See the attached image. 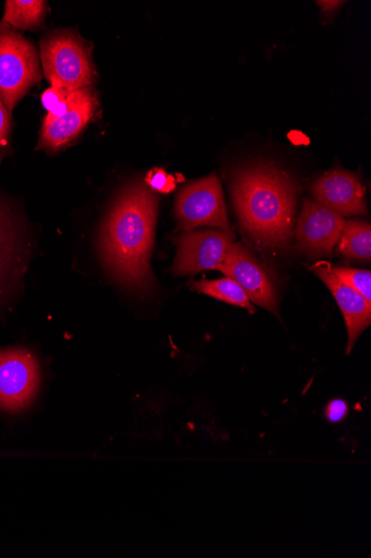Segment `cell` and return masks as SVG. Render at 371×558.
<instances>
[{
	"mask_svg": "<svg viewBox=\"0 0 371 558\" xmlns=\"http://www.w3.org/2000/svg\"><path fill=\"white\" fill-rule=\"evenodd\" d=\"M158 196L141 183L127 187L106 220L101 255L106 267L121 283L146 290L152 282L149 259Z\"/></svg>",
	"mask_w": 371,
	"mask_h": 558,
	"instance_id": "cell-1",
	"label": "cell"
},
{
	"mask_svg": "<svg viewBox=\"0 0 371 558\" xmlns=\"http://www.w3.org/2000/svg\"><path fill=\"white\" fill-rule=\"evenodd\" d=\"M236 211L245 230L260 244H288L294 226L296 190L292 180L275 168L255 166L233 180Z\"/></svg>",
	"mask_w": 371,
	"mask_h": 558,
	"instance_id": "cell-2",
	"label": "cell"
},
{
	"mask_svg": "<svg viewBox=\"0 0 371 558\" xmlns=\"http://www.w3.org/2000/svg\"><path fill=\"white\" fill-rule=\"evenodd\" d=\"M44 73L51 86L69 94L87 88L97 80L89 46L73 32H61L40 43Z\"/></svg>",
	"mask_w": 371,
	"mask_h": 558,
	"instance_id": "cell-3",
	"label": "cell"
},
{
	"mask_svg": "<svg viewBox=\"0 0 371 558\" xmlns=\"http://www.w3.org/2000/svg\"><path fill=\"white\" fill-rule=\"evenodd\" d=\"M37 50L22 35L0 31V99L10 116L27 92L40 82Z\"/></svg>",
	"mask_w": 371,
	"mask_h": 558,
	"instance_id": "cell-4",
	"label": "cell"
},
{
	"mask_svg": "<svg viewBox=\"0 0 371 558\" xmlns=\"http://www.w3.org/2000/svg\"><path fill=\"white\" fill-rule=\"evenodd\" d=\"M175 214L178 229L185 232L198 227L231 230L221 182L215 174L185 186L177 196Z\"/></svg>",
	"mask_w": 371,
	"mask_h": 558,
	"instance_id": "cell-5",
	"label": "cell"
},
{
	"mask_svg": "<svg viewBox=\"0 0 371 558\" xmlns=\"http://www.w3.org/2000/svg\"><path fill=\"white\" fill-rule=\"evenodd\" d=\"M39 386V368L30 352L0 351V409L20 412L34 399Z\"/></svg>",
	"mask_w": 371,
	"mask_h": 558,
	"instance_id": "cell-6",
	"label": "cell"
},
{
	"mask_svg": "<svg viewBox=\"0 0 371 558\" xmlns=\"http://www.w3.org/2000/svg\"><path fill=\"white\" fill-rule=\"evenodd\" d=\"M234 240L235 234L231 230L184 233L177 239L174 274L193 276L205 270L220 271Z\"/></svg>",
	"mask_w": 371,
	"mask_h": 558,
	"instance_id": "cell-7",
	"label": "cell"
},
{
	"mask_svg": "<svg viewBox=\"0 0 371 558\" xmlns=\"http://www.w3.org/2000/svg\"><path fill=\"white\" fill-rule=\"evenodd\" d=\"M235 280L259 307L280 316L274 281L240 243H233L220 269Z\"/></svg>",
	"mask_w": 371,
	"mask_h": 558,
	"instance_id": "cell-8",
	"label": "cell"
},
{
	"mask_svg": "<svg viewBox=\"0 0 371 558\" xmlns=\"http://www.w3.org/2000/svg\"><path fill=\"white\" fill-rule=\"evenodd\" d=\"M345 222L343 216L316 201L306 199L296 228L298 247L311 256L331 255Z\"/></svg>",
	"mask_w": 371,
	"mask_h": 558,
	"instance_id": "cell-9",
	"label": "cell"
},
{
	"mask_svg": "<svg viewBox=\"0 0 371 558\" xmlns=\"http://www.w3.org/2000/svg\"><path fill=\"white\" fill-rule=\"evenodd\" d=\"M98 105L96 92L90 87L72 93L65 116L45 119L38 148L54 151L69 145L94 118Z\"/></svg>",
	"mask_w": 371,
	"mask_h": 558,
	"instance_id": "cell-10",
	"label": "cell"
},
{
	"mask_svg": "<svg viewBox=\"0 0 371 558\" xmlns=\"http://www.w3.org/2000/svg\"><path fill=\"white\" fill-rule=\"evenodd\" d=\"M311 271L327 286L338 303L346 323V354H349L360 335L371 324V302L342 281L331 264L318 263L311 267Z\"/></svg>",
	"mask_w": 371,
	"mask_h": 558,
	"instance_id": "cell-11",
	"label": "cell"
},
{
	"mask_svg": "<svg viewBox=\"0 0 371 558\" xmlns=\"http://www.w3.org/2000/svg\"><path fill=\"white\" fill-rule=\"evenodd\" d=\"M317 203L341 216L367 214L364 189L358 178L343 170H334L311 186Z\"/></svg>",
	"mask_w": 371,
	"mask_h": 558,
	"instance_id": "cell-12",
	"label": "cell"
},
{
	"mask_svg": "<svg viewBox=\"0 0 371 558\" xmlns=\"http://www.w3.org/2000/svg\"><path fill=\"white\" fill-rule=\"evenodd\" d=\"M21 247L15 226L8 210L0 206V289L17 275Z\"/></svg>",
	"mask_w": 371,
	"mask_h": 558,
	"instance_id": "cell-13",
	"label": "cell"
},
{
	"mask_svg": "<svg viewBox=\"0 0 371 558\" xmlns=\"http://www.w3.org/2000/svg\"><path fill=\"white\" fill-rule=\"evenodd\" d=\"M339 240L338 251L343 256L370 263L371 228L369 223L354 220L345 222Z\"/></svg>",
	"mask_w": 371,
	"mask_h": 558,
	"instance_id": "cell-14",
	"label": "cell"
},
{
	"mask_svg": "<svg viewBox=\"0 0 371 558\" xmlns=\"http://www.w3.org/2000/svg\"><path fill=\"white\" fill-rule=\"evenodd\" d=\"M191 289L199 293L233 304V306L246 310L251 315L256 313V310L245 290L232 278L227 277L219 280H201L191 283Z\"/></svg>",
	"mask_w": 371,
	"mask_h": 558,
	"instance_id": "cell-15",
	"label": "cell"
},
{
	"mask_svg": "<svg viewBox=\"0 0 371 558\" xmlns=\"http://www.w3.org/2000/svg\"><path fill=\"white\" fill-rule=\"evenodd\" d=\"M45 11L46 2L41 0H9L3 23L20 29L34 28L42 22Z\"/></svg>",
	"mask_w": 371,
	"mask_h": 558,
	"instance_id": "cell-16",
	"label": "cell"
},
{
	"mask_svg": "<svg viewBox=\"0 0 371 558\" xmlns=\"http://www.w3.org/2000/svg\"><path fill=\"white\" fill-rule=\"evenodd\" d=\"M334 271L342 281L371 302V272L369 270L334 267Z\"/></svg>",
	"mask_w": 371,
	"mask_h": 558,
	"instance_id": "cell-17",
	"label": "cell"
},
{
	"mask_svg": "<svg viewBox=\"0 0 371 558\" xmlns=\"http://www.w3.org/2000/svg\"><path fill=\"white\" fill-rule=\"evenodd\" d=\"M146 183L149 189L168 194L176 189L177 181L164 170L154 169L147 174Z\"/></svg>",
	"mask_w": 371,
	"mask_h": 558,
	"instance_id": "cell-18",
	"label": "cell"
},
{
	"mask_svg": "<svg viewBox=\"0 0 371 558\" xmlns=\"http://www.w3.org/2000/svg\"><path fill=\"white\" fill-rule=\"evenodd\" d=\"M348 403L343 399H334L326 405L325 417L331 424H342L348 416Z\"/></svg>",
	"mask_w": 371,
	"mask_h": 558,
	"instance_id": "cell-19",
	"label": "cell"
},
{
	"mask_svg": "<svg viewBox=\"0 0 371 558\" xmlns=\"http://www.w3.org/2000/svg\"><path fill=\"white\" fill-rule=\"evenodd\" d=\"M71 94L61 87L51 86L41 95L42 107L48 113L54 110L62 101L66 100Z\"/></svg>",
	"mask_w": 371,
	"mask_h": 558,
	"instance_id": "cell-20",
	"label": "cell"
},
{
	"mask_svg": "<svg viewBox=\"0 0 371 558\" xmlns=\"http://www.w3.org/2000/svg\"><path fill=\"white\" fill-rule=\"evenodd\" d=\"M11 131V116L0 99V147L8 144V137Z\"/></svg>",
	"mask_w": 371,
	"mask_h": 558,
	"instance_id": "cell-21",
	"label": "cell"
},
{
	"mask_svg": "<svg viewBox=\"0 0 371 558\" xmlns=\"http://www.w3.org/2000/svg\"><path fill=\"white\" fill-rule=\"evenodd\" d=\"M69 110V98L64 101H62V104L60 106H58L54 110L50 111L48 114H47V119H59V118H62L63 116L66 114Z\"/></svg>",
	"mask_w": 371,
	"mask_h": 558,
	"instance_id": "cell-22",
	"label": "cell"
},
{
	"mask_svg": "<svg viewBox=\"0 0 371 558\" xmlns=\"http://www.w3.org/2000/svg\"><path fill=\"white\" fill-rule=\"evenodd\" d=\"M344 2H318V5L325 12V13H334L336 12Z\"/></svg>",
	"mask_w": 371,
	"mask_h": 558,
	"instance_id": "cell-23",
	"label": "cell"
}]
</instances>
